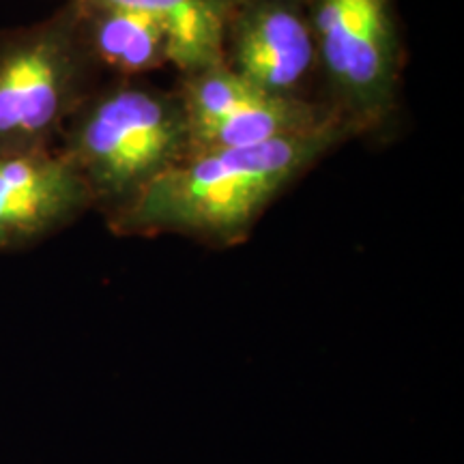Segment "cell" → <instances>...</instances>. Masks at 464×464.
<instances>
[{"mask_svg":"<svg viewBox=\"0 0 464 464\" xmlns=\"http://www.w3.org/2000/svg\"><path fill=\"white\" fill-rule=\"evenodd\" d=\"M102 80L80 37L73 0L44 20L0 31V155L54 150Z\"/></svg>","mask_w":464,"mask_h":464,"instance_id":"obj_4","label":"cell"},{"mask_svg":"<svg viewBox=\"0 0 464 464\" xmlns=\"http://www.w3.org/2000/svg\"><path fill=\"white\" fill-rule=\"evenodd\" d=\"M351 140L332 121L256 147L194 153L106 226L116 237L174 235L213 249L237 247L288 189Z\"/></svg>","mask_w":464,"mask_h":464,"instance_id":"obj_1","label":"cell"},{"mask_svg":"<svg viewBox=\"0 0 464 464\" xmlns=\"http://www.w3.org/2000/svg\"><path fill=\"white\" fill-rule=\"evenodd\" d=\"M172 89L188 121L191 155L256 147L335 121L323 108L284 100L249 84L224 63L179 73Z\"/></svg>","mask_w":464,"mask_h":464,"instance_id":"obj_5","label":"cell"},{"mask_svg":"<svg viewBox=\"0 0 464 464\" xmlns=\"http://www.w3.org/2000/svg\"><path fill=\"white\" fill-rule=\"evenodd\" d=\"M73 3L80 37L103 78H147L170 65V45L158 22L116 5Z\"/></svg>","mask_w":464,"mask_h":464,"instance_id":"obj_8","label":"cell"},{"mask_svg":"<svg viewBox=\"0 0 464 464\" xmlns=\"http://www.w3.org/2000/svg\"><path fill=\"white\" fill-rule=\"evenodd\" d=\"M222 63L271 95L323 108L305 0H237L226 22Z\"/></svg>","mask_w":464,"mask_h":464,"instance_id":"obj_6","label":"cell"},{"mask_svg":"<svg viewBox=\"0 0 464 464\" xmlns=\"http://www.w3.org/2000/svg\"><path fill=\"white\" fill-rule=\"evenodd\" d=\"M56 149L78 170L92 211L106 224L191 155L177 91L147 78L102 80L69 119Z\"/></svg>","mask_w":464,"mask_h":464,"instance_id":"obj_2","label":"cell"},{"mask_svg":"<svg viewBox=\"0 0 464 464\" xmlns=\"http://www.w3.org/2000/svg\"><path fill=\"white\" fill-rule=\"evenodd\" d=\"M91 211L89 189L58 149L0 155V254L39 246Z\"/></svg>","mask_w":464,"mask_h":464,"instance_id":"obj_7","label":"cell"},{"mask_svg":"<svg viewBox=\"0 0 464 464\" xmlns=\"http://www.w3.org/2000/svg\"><path fill=\"white\" fill-rule=\"evenodd\" d=\"M133 9L158 22L177 73L222 63L226 22L237 0H84Z\"/></svg>","mask_w":464,"mask_h":464,"instance_id":"obj_9","label":"cell"},{"mask_svg":"<svg viewBox=\"0 0 464 464\" xmlns=\"http://www.w3.org/2000/svg\"><path fill=\"white\" fill-rule=\"evenodd\" d=\"M318 102L353 140L387 144L404 112L409 63L398 0H305Z\"/></svg>","mask_w":464,"mask_h":464,"instance_id":"obj_3","label":"cell"}]
</instances>
